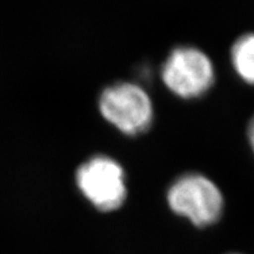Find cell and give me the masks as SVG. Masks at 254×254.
I'll return each instance as SVG.
<instances>
[{
  "mask_svg": "<svg viewBox=\"0 0 254 254\" xmlns=\"http://www.w3.org/2000/svg\"><path fill=\"white\" fill-rule=\"evenodd\" d=\"M167 201L177 214L196 227L211 226L220 219L224 198L218 186L199 173H186L170 186Z\"/></svg>",
  "mask_w": 254,
  "mask_h": 254,
  "instance_id": "6da1fadb",
  "label": "cell"
},
{
  "mask_svg": "<svg viewBox=\"0 0 254 254\" xmlns=\"http://www.w3.org/2000/svg\"><path fill=\"white\" fill-rule=\"evenodd\" d=\"M99 110L107 122L128 135L147 131L153 118L150 97L132 82H117L105 88L99 98Z\"/></svg>",
  "mask_w": 254,
  "mask_h": 254,
  "instance_id": "7a4b0ae2",
  "label": "cell"
},
{
  "mask_svg": "<svg viewBox=\"0 0 254 254\" xmlns=\"http://www.w3.org/2000/svg\"><path fill=\"white\" fill-rule=\"evenodd\" d=\"M75 182L85 198L99 211H114L126 199L123 167L106 155H94L82 163L75 173Z\"/></svg>",
  "mask_w": 254,
  "mask_h": 254,
  "instance_id": "3957f363",
  "label": "cell"
},
{
  "mask_svg": "<svg viewBox=\"0 0 254 254\" xmlns=\"http://www.w3.org/2000/svg\"><path fill=\"white\" fill-rule=\"evenodd\" d=\"M161 77L168 90L179 97L190 99L205 94L214 82L211 60L196 47L174 49L161 68Z\"/></svg>",
  "mask_w": 254,
  "mask_h": 254,
  "instance_id": "277c9868",
  "label": "cell"
},
{
  "mask_svg": "<svg viewBox=\"0 0 254 254\" xmlns=\"http://www.w3.org/2000/svg\"><path fill=\"white\" fill-rule=\"evenodd\" d=\"M231 59L239 77L254 86V33L238 38L232 46Z\"/></svg>",
  "mask_w": 254,
  "mask_h": 254,
  "instance_id": "5b68a950",
  "label": "cell"
},
{
  "mask_svg": "<svg viewBox=\"0 0 254 254\" xmlns=\"http://www.w3.org/2000/svg\"><path fill=\"white\" fill-rule=\"evenodd\" d=\"M247 136H249L250 145L254 152V116L252 117V119L250 120L249 127H247Z\"/></svg>",
  "mask_w": 254,
  "mask_h": 254,
  "instance_id": "8992f818",
  "label": "cell"
},
{
  "mask_svg": "<svg viewBox=\"0 0 254 254\" xmlns=\"http://www.w3.org/2000/svg\"><path fill=\"white\" fill-rule=\"evenodd\" d=\"M232 254H239V253H232Z\"/></svg>",
  "mask_w": 254,
  "mask_h": 254,
  "instance_id": "52a82bcc",
  "label": "cell"
}]
</instances>
